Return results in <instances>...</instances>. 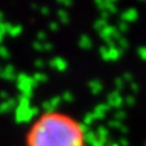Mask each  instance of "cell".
<instances>
[{"label": "cell", "instance_id": "obj_1", "mask_svg": "<svg viewBox=\"0 0 146 146\" xmlns=\"http://www.w3.org/2000/svg\"><path fill=\"white\" fill-rule=\"evenodd\" d=\"M23 146H89V134L80 118L52 108L40 112L31 122Z\"/></svg>", "mask_w": 146, "mask_h": 146}]
</instances>
